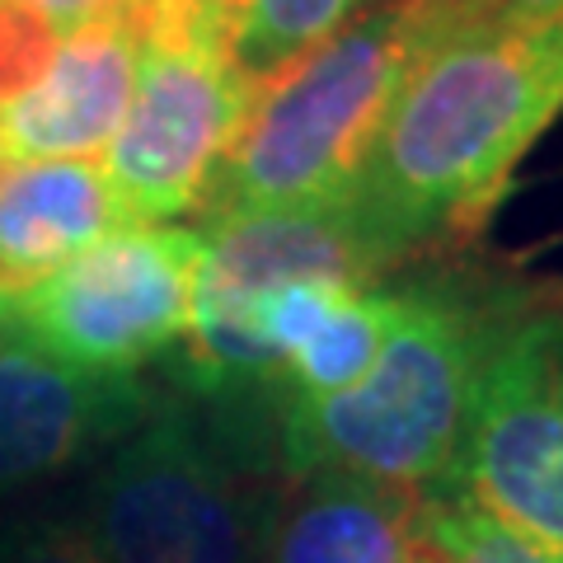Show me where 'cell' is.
<instances>
[{"label": "cell", "instance_id": "cell-7", "mask_svg": "<svg viewBox=\"0 0 563 563\" xmlns=\"http://www.w3.org/2000/svg\"><path fill=\"white\" fill-rule=\"evenodd\" d=\"M250 103L217 33L141 43L132 103L103 151V179L128 225H169L198 211Z\"/></svg>", "mask_w": 563, "mask_h": 563}, {"label": "cell", "instance_id": "cell-9", "mask_svg": "<svg viewBox=\"0 0 563 563\" xmlns=\"http://www.w3.org/2000/svg\"><path fill=\"white\" fill-rule=\"evenodd\" d=\"M250 563H437L422 493L347 470L282 474L258 498Z\"/></svg>", "mask_w": 563, "mask_h": 563}, {"label": "cell", "instance_id": "cell-1", "mask_svg": "<svg viewBox=\"0 0 563 563\" xmlns=\"http://www.w3.org/2000/svg\"><path fill=\"white\" fill-rule=\"evenodd\" d=\"M559 113L563 20L474 29L418 52L357 179L333 202L372 277L479 240Z\"/></svg>", "mask_w": 563, "mask_h": 563}, {"label": "cell", "instance_id": "cell-15", "mask_svg": "<svg viewBox=\"0 0 563 563\" xmlns=\"http://www.w3.org/2000/svg\"><path fill=\"white\" fill-rule=\"evenodd\" d=\"M385 5L399 14L418 52L474 29L563 20V0H385Z\"/></svg>", "mask_w": 563, "mask_h": 563}, {"label": "cell", "instance_id": "cell-13", "mask_svg": "<svg viewBox=\"0 0 563 563\" xmlns=\"http://www.w3.org/2000/svg\"><path fill=\"white\" fill-rule=\"evenodd\" d=\"M390 287H357L347 291L339 306L329 310V320L296 347V357L282 366V385L277 395H296V399H320V395H339L347 385H357L372 372L376 352L390 329Z\"/></svg>", "mask_w": 563, "mask_h": 563}, {"label": "cell", "instance_id": "cell-11", "mask_svg": "<svg viewBox=\"0 0 563 563\" xmlns=\"http://www.w3.org/2000/svg\"><path fill=\"white\" fill-rule=\"evenodd\" d=\"M122 225L128 217L95 161L0 165V291L20 301Z\"/></svg>", "mask_w": 563, "mask_h": 563}, {"label": "cell", "instance_id": "cell-18", "mask_svg": "<svg viewBox=\"0 0 563 563\" xmlns=\"http://www.w3.org/2000/svg\"><path fill=\"white\" fill-rule=\"evenodd\" d=\"M217 0H122V20L136 33V43L151 38H188V33H217L211 20Z\"/></svg>", "mask_w": 563, "mask_h": 563}, {"label": "cell", "instance_id": "cell-12", "mask_svg": "<svg viewBox=\"0 0 563 563\" xmlns=\"http://www.w3.org/2000/svg\"><path fill=\"white\" fill-rule=\"evenodd\" d=\"M362 10H372V0H217L211 20L225 62L258 99Z\"/></svg>", "mask_w": 563, "mask_h": 563}, {"label": "cell", "instance_id": "cell-5", "mask_svg": "<svg viewBox=\"0 0 563 563\" xmlns=\"http://www.w3.org/2000/svg\"><path fill=\"white\" fill-rule=\"evenodd\" d=\"M446 484L563 554V282H503Z\"/></svg>", "mask_w": 563, "mask_h": 563}, {"label": "cell", "instance_id": "cell-8", "mask_svg": "<svg viewBox=\"0 0 563 563\" xmlns=\"http://www.w3.org/2000/svg\"><path fill=\"white\" fill-rule=\"evenodd\" d=\"M136 376H85L20 339L0 343V498L109 451L146 413Z\"/></svg>", "mask_w": 563, "mask_h": 563}, {"label": "cell", "instance_id": "cell-6", "mask_svg": "<svg viewBox=\"0 0 563 563\" xmlns=\"http://www.w3.org/2000/svg\"><path fill=\"white\" fill-rule=\"evenodd\" d=\"M202 231L122 225L10 306V339L85 376H136L188 339Z\"/></svg>", "mask_w": 563, "mask_h": 563}, {"label": "cell", "instance_id": "cell-20", "mask_svg": "<svg viewBox=\"0 0 563 563\" xmlns=\"http://www.w3.org/2000/svg\"><path fill=\"white\" fill-rule=\"evenodd\" d=\"M10 306H14V301H10L5 291H0V343L10 339Z\"/></svg>", "mask_w": 563, "mask_h": 563}, {"label": "cell", "instance_id": "cell-14", "mask_svg": "<svg viewBox=\"0 0 563 563\" xmlns=\"http://www.w3.org/2000/svg\"><path fill=\"white\" fill-rule=\"evenodd\" d=\"M422 531H428V550L437 563H563V554L488 517L451 484L422 493Z\"/></svg>", "mask_w": 563, "mask_h": 563}, {"label": "cell", "instance_id": "cell-4", "mask_svg": "<svg viewBox=\"0 0 563 563\" xmlns=\"http://www.w3.org/2000/svg\"><path fill=\"white\" fill-rule=\"evenodd\" d=\"M273 461V437L192 395L151 399L109 446L80 531L99 563H250V470Z\"/></svg>", "mask_w": 563, "mask_h": 563}, {"label": "cell", "instance_id": "cell-16", "mask_svg": "<svg viewBox=\"0 0 563 563\" xmlns=\"http://www.w3.org/2000/svg\"><path fill=\"white\" fill-rule=\"evenodd\" d=\"M57 47H62V38L24 0H0V103L24 95L47 70Z\"/></svg>", "mask_w": 563, "mask_h": 563}, {"label": "cell", "instance_id": "cell-10", "mask_svg": "<svg viewBox=\"0 0 563 563\" xmlns=\"http://www.w3.org/2000/svg\"><path fill=\"white\" fill-rule=\"evenodd\" d=\"M141 43L122 14L62 38L24 95L0 103V165L90 161L109 151L136 90Z\"/></svg>", "mask_w": 563, "mask_h": 563}, {"label": "cell", "instance_id": "cell-19", "mask_svg": "<svg viewBox=\"0 0 563 563\" xmlns=\"http://www.w3.org/2000/svg\"><path fill=\"white\" fill-rule=\"evenodd\" d=\"M24 5L38 14V20L57 33V38H70V33H80L85 24L118 14L122 0H24Z\"/></svg>", "mask_w": 563, "mask_h": 563}, {"label": "cell", "instance_id": "cell-3", "mask_svg": "<svg viewBox=\"0 0 563 563\" xmlns=\"http://www.w3.org/2000/svg\"><path fill=\"white\" fill-rule=\"evenodd\" d=\"M418 47L399 14L376 0L343 33L268 85L217 165L202 217L320 211L357 179Z\"/></svg>", "mask_w": 563, "mask_h": 563}, {"label": "cell", "instance_id": "cell-17", "mask_svg": "<svg viewBox=\"0 0 563 563\" xmlns=\"http://www.w3.org/2000/svg\"><path fill=\"white\" fill-rule=\"evenodd\" d=\"M0 563H99L80 521L24 517L0 531Z\"/></svg>", "mask_w": 563, "mask_h": 563}, {"label": "cell", "instance_id": "cell-2", "mask_svg": "<svg viewBox=\"0 0 563 563\" xmlns=\"http://www.w3.org/2000/svg\"><path fill=\"white\" fill-rule=\"evenodd\" d=\"M503 282L465 268L390 287V329L372 372L320 399H273V451L287 474L347 470L432 493L451 479L465 409Z\"/></svg>", "mask_w": 563, "mask_h": 563}]
</instances>
